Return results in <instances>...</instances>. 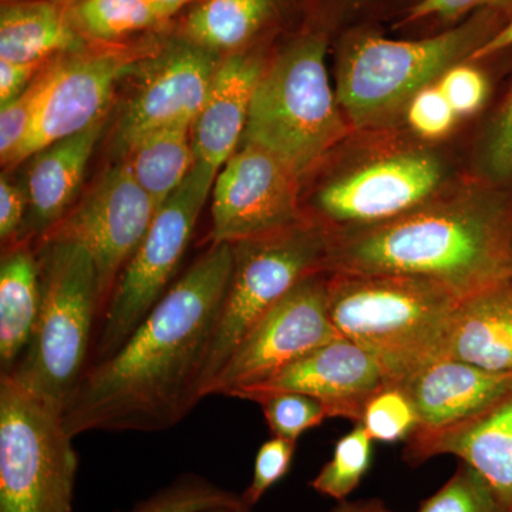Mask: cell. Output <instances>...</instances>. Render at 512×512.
Segmentation results:
<instances>
[{"mask_svg":"<svg viewBox=\"0 0 512 512\" xmlns=\"http://www.w3.org/2000/svg\"><path fill=\"white\" fill-rule=\"evenodd\" d=\"M232 272V244H212L116 353L87 367L63 409L67 431L158 433L184 420L201 402L202 370Z\"/></svg>","mask_w":512,"mask_h":512,"instance_id":"cell-1","label":"cell"},{"mask_svg":"<svg viewBox=\"0 0 512 512\" xmlns=\"http://www.w3.org/2000/svg\"><path fill=\"white\" fill-rule=\"evenodd\" d=\"M325 271L416 276L461 299L501 284L512 278V188L480 180L396 220L330 231Z\"/></svg>","mask_w":512,"mask_h":512,"instance_id":"cell-2","label":"cell"},{"mask_svg":"<svg viewBox=\"0 0 512 512\" xmlns=\"http://www.w3.org/2000/svg\"><path fill=\"white\" fill-rule=\"evenodd\" d=\"M461 301L444 286L416 276H329L330 320L342 338L376 353L393 383L444 356Z\"/></svg>","mask_w":512,"mask_h":512,"instance_id":"cell-3","label":"cell"},{"mask_svg":"<svg viewBox=\"0 0 512 512\" xmlns=\"http://www.w3.org/2000/svg\"><path fill=\"white\" fill-rule=\"evenodd\" d=\"M326 52V36L306 32L275 57L256 87L242 138V143L264 148L299 178L348 133V120L330 84Z\"/></svg>","mask_w":512,"mask_h":512,"instance_id":"cell-4","label":"cell"},{"mask_svg":"<svg viewBox=\"0 0 512 512\" xmlns=\"http://www.w3.org/2000/svg\"><path fill=\"white\" fill-rule=\"evenodd\" d=\"M42 302L28 348L9 376L64 409L90 365L94 325L103 315L99 275L89 252L64 239H43Z\"/></svg>","mask_w":512,"mask_h":512,"instance_id":"cell-5","label":"cell"},{"mask_svg":"<svg viewBox=\"0 0 512 512\" xmlns=\"http://www.w3.org/2000/svg\"><path fill=\"white\" fill-rule=\"evenodd\" d=\"M494 32L493 13L481 12L427 39L353 37L340 53L336 86L346 120L369 130L386 126L406 111L417 93L470 60Z\"/></svg>","mask_w":512,"mask_h":512,"instance_id":"cell-6","label":"cell"},{"mask_svg":"<svg viewBox=\"0 0 512 512\" xmlns=\"http://www.w3.org/2000/svg\"><path fill=\"white\" fill-rule=\"evenodd\" d=\"M63 410L0 377V512H73L79 457Z\"/></svg>","mask_w":512,"mask_h":512,"instance_id":"cell-7","label":"cell"},{"mask_svg":"<svg viewBox=\"0 0 512 512\" xmlns=\"http://www.w3.org/2000/svg\"><path fill=\"white\" fill-rule=\"evenodd\" d=\"M329 248V229L308 220L232 244L234 272L202 370L201 400L255 323L303 278L325 271Z\"/></svg>","mask_w":512,"mask_h":512,"instance_id":"cell-8","label":"cell"},{"mask_svg":"<svg viewBox=\"0 0 512 512\" xmlns=\"http://www.w3.org/2000/svg\"><path fill=\"white\" fill-rule=\"evenodd\" d=\"M218 173L195 161L181 187L158 208L146 237L111 292L90 365L116 353L171 288Z\"/></svg>","mask_w":512,"mask_h":512,"instance_id":"cell-9","label":"cell"},{"mask_svg":"<svg viewBox=\"0 0 512 512\" xmlns=\"http://www.w3.org/2000/svg\"><path fill=\"white\" fill-rule=\"evenodd\" d=\"M161 32L113 45L87 43L47 62L35 120L12 167L106 116L117 83L134 76L141 63L160 49Z\"/></svg>","mask_w":512,"mask_h":512,"instance_id":"cell-10","label":"cell"},{"mask_svg":"<svg viewBox=\"0 0 512 512\" xmlns=\"http://www.w3.org/2000/svg\"><path fill=\"white\" fill-rule=\"evenodd\" d=\"M329 276L326 271L308 275L275 303L228 357L207 397H231L340 338L328 311Z\"/></svg>","mask_w":512,"mask_h":512,"instance_id":"cell-11","label":"cell"},{"mask_svg":"<svg viewBox=\"0 0 512 512\" xmlns=\"http://www.w3.org/2000/svg\"><path fill=\"white\" fill-rule=\"evenodd\" d=\"M158 208L123 161L101 175L43 239L76 242L89 252L99 275L104 313L121 272L146 237Z\"/></svg>","mask_w":512,"mask_h":512,"instance_id":"cell-12","label":"cell"},{"mask_svg":"<svg viewBox=\"0 0 512 512\" xmlns=\"http://www.w3.org/2000/svg\"><path fill=\"white\" fill-rule=\"evenodd\" d=\"M444 178L436 154L400 151L339 175L320 190L316 205L330 231L373 227L429 202Z\"/></svg>","mask_w":512,"mask_h":512,"instance_id":"cell-13","label":"cell"},{"mask_svg":"<svg viewBox=\"0 0 512 512\" xmlns=\"http://www.w3.org/2000/svg\"><path fill=\"white\" fill-rule=\"evenodd\" d=\"M299 180L264 148L242 143L212 187V244L264 237L305 220Z\"/></svg>","mask_w":512,"mask_h":512,"instance_id":"cell-14","label":"cell"},{"mask_svg":"<svg viewBox=\"0 0 512 512\" xmlns=\"http://www.w3.org/2000/svg\"><path fill=\"white\" fill-rule=\"evenodd\" d=\"M222 57L178 32L165 36L160 49L134 74L140 80L119 123L121 147L127 150L160 128H192Z\"/></svg>","mask_w":512,"mask_h":512,"instance_id":"cell-15","label":"cell"},{"mask_svg":"<svg viewBox=\"0 0 512 512\" xmlns=\"http://www.w3.org/2000/svg\"><path fill=\"white\" fill-rule=\"evenodd\" d=\"M387 384H393V380L382 359L340 336L231 397L254 402L265 394L302 393L325 403L333 419L357 424L367 400Z\"/></svg>","mask_w":512,"mask_h":512,"instance_id":"cell-16","label":"cell"},{"mask_svg":"<svg viewBox=\"0 0 512 512\" xmlns=\"http://www.w3.org/2000/svg\"><path fill=\"white\" fill-rule=\"evenodd\" d=\"M437 456H456L474 468L503 511L512 512V390L470 419L446 429L416 430L406 440L403 458L410 466Z\"/></svg>","mask_w":512,"mask_h":512,"instance_id":"cell-17","label":"cell"},{"mask_svg":"<svg viewBox=\"0 0 512 512\" xmlns=\"http://www.w3.org/2000/svg\"><path fill=\"white\" fill-rule=\"evenodd\" d=\"M265 69L261 53L248 47L222 57L200 114L192 124L195 161L220 171L238 150Z\"/></svg>","mask_w":512,"mask_h":512,"instance_id":"cell-18","label":"cell"},{"mask_svg":"<svg viewBox=\"0 0 512 512\" xmlns=\"http://www.w3.org/2000/svg\"><path fill=\"white\" fill-rule=\"evenodd\" d=\"M399 384L419 417L416 430L433 431L470 419L511 392L512 373L491 372L441 357Z\"/></svg>","mask_w":512,"mask_h":512,"instance_id":"cell-19","label":"cell"},{"mask_svg":"<svg viewBox=\"0 0 512 512\" xmlns=\"http://www.w3.org/2000/svg\"><path fill=\"white\" fill-rule=\"evenodd\" d=\"M106 116L30 157L33 160L26 190L30 212L28 231L45 238L72 210L87 165L103 137Z\"/></svg>","mask_w":512,"mask_h":512,"instance_id":"cell-20","label":"cell"},{"mask_svg":"<svg viewBox=\"0 0 512 512\" xmlns=\"http://www.w3.org/2000/svg\"><path fill=\"white\" fill-rule=\"evenodd\" d=\"M443 357L512 373V278L460 302Z\"/></svg>","mask_w":512,"mask_h":512,"instance_id":"cell-21","label":"cell"},{"mask_svg":"<svg viewBox=\"0 0 512 512\" xmlns=\"http://www.w3.org/2000/svg\"><path fill=\"white\" fill-rule=\"evenodd\" d=\"M86 45L70 22L67 6L55 0H3L0 60L45 64Z\"/></svg>","mask_w":512,"mask_h":512,"instance_id":"cell-22","label":"cell"},{"mask_svg":"<svg viewBox=\"0 0 512 512\" xmlns=\"http://www.w3.org/2000/svg\"><path fill=\"white\" fill-rule=\"evenodd\" d=\"M42 302L39 259L16 244L0 264V369L8 375L28 348Z\"/></svg>","mask_w":512,"mask_h":512,"instance_id":"cell-23","label":"cell"},{"mask_svg":"<svg viewBox=\"0 0 512 512\" xmlns=\"http://www.w3.org/2000/svg\"><path fill=\"white\" fill-rule=\"evenodd\" d=\"M276 10V0H201L177 32L195 45L227 56L247 49L275 18Z\"/></svg>","mask_w":512,"mask_h":512,"instance_id":"cell-24","label":"cell"},{"mask_svg":"<svg viewBox=\"0 0 512 512\" xmlns=\"http://www.w3.org/2000/svg\"><path fill=\"white\" fill-rule=\"evenodd\" d=\"M124 163L137 183L161 207L181 187L195 165L191 127L151 131L127 148Z\"/></svg>","mask_w":512,"mask_h":512,"instance_id":"cell-25","label":"cell"},{"mask_svg":"<svg viewBox=\"0 0 512 512\" xmlns=\"http://www.w3.org/2000/svg\"><path fill=\"white\" fill-rule=\"evenodd\" d=\"M70 22L87 43L113 45L167 28L144 0H72Z\"/></svg>","mask_w":512,"mask_h":512,"instance_id":"cell-26","label":"cell"},{"mask_svg":"<svg viewBox=\"0 0 512 512\" xmlns=\"http://www.w3.org/2000/svg\"><path fill=\"white\" fill-rule=\"evenodd\" d=\"M373 458V440L362 426L355 429L335 444L332 458L313 478L312 490L332 500L343 503L359 487L366 476Z\"/></svg>","mask_w":512,"mask_h":512,"instance_id":"cell-27","label":"cell"},{"mask_svg":"<svg viewBox=\"0 0 512 512\" xmlns=\"http://www.w3.org/2000/svg\"><path fill=\"white\" fill-rule=\"evenodd\" d=\"M215 507H247L242 495L200 474L184 473L156 493L121 512H200Z\"/></svg>","mask_w":512,"mask_h":512,"instance_id":"cell-28","label":"cell"},{"mask_svg":"<svg viewBox=\"0 0 512 512\" xmlns=\"http://www.w3.org/2000/svg\"><path fill=\"white\" fill-rule=\"evenodd\" d=\"M359 426L373 441H406L419 426V417L402 384H387L367 400L360 414Z\"/></svg>","mask_w":512,"mask_h":512,"instance_id":"cell-29","label":"cell"},{"mask_svg":"<svg viewBox=\"0 0 512 512\" xmlns=\"http://www.w3.org/2000/svg\"><path fill=\"white\" fill-rule=\"evenodd\" d=\"M272 436L295 441L323 421L333 419L325 403L302 393L279 392L256 397Z\"/></svg>","mask_w":512,"mask_h":512,"instance_id":"cell-30","label":"cell"},{"mask_svg":"<svg viewBox=\"0 0 512 512\" xmlns=\"http://www.w3.org/2000/svg\"><path fill=\"white\" fill-rule=\"evenodd\" d=\"M477 171L485 183L512 188V83L481 137Z\"/></svg>","mask_w":512,"mask_h":512,"instance_id":"cell-31","label":"cell"},{"mask_svg":"<svg viewBox=\"0 0 512 512\" xmlns=\"http://www.w3.org/2000/svg\"><path fill=\"white\" fill-rule=\"evenodd\" d=\"M417 512H504L494 491L474 468L461 464Z\"/></svg>","mask_w":512,"mask_h":512,"instance_id":"cell-32","label":"cell"},{"mask_svg":"<svg viewBox=\"0 0 512 512\" xmlns=\"http://www.w3.org/2000/svg\"><path fill=\"white\" fill-rule=\"evenodd\" d=\"M45 66L18 99L10 101L0 110V158L3 167H12L19 148L32 128L39 94L45 82Z\"/></svg>","mask_w":512,"mask_h":512,"instance_id":"cell-33","label":"cell"},{"mask_svg":"<svg viewBox=\"0 0 512 512\" xmlns=\"http://www.w3.org/2000/svg\"><path fill=\"white\" fill-rule=\"evenodd\" d=\"M295 450V441L275 436L266 440L259 447L255 457L251 483H249L244 494H241L242 500H244L249 510H252L262 500V497L289 473Z\"/></svg>","mask_w":512,"mask_h":512,"instance_id":"cell-34","label":"cell"},{"mask_svg":"<svg viewBox=\"0 0 512 512\" xmlns=\"http://www.w3.org/2000/svg\"><path fill=\"white\" fill-rule=\"evenodd\" d=\"M406 119L414 133L437 140L447 136L460 117L434 83L413 97L406 107Z\"/></svg>","mask_w":512,"mask_h":512,"instance_id":"cell-35","label":"cell"},{"mask_svg":"<svg viewBox=\"0 0 512 512\" xmlns=\"http://www.w3.org/2000/svg\"><path fill=\"white\" fill-rule=\"evenodd\" d=\"M437 86L458 117L471 116L484 106L490 82L477 67L458 63L440 77Z\"/></svg>","mask_w":512,"mask_h":512,"instance_id":"cell-36","label":"cell"},{"mask_svg":"<svg viewBox=\"0 0 512 512\" xmlns=\"http://www.w3.org/2000/svg\"><path fill=\"white\" fill-rule=\"evenodd\" d=\"M512 6V0H420L410 9L407 22L426 18L453 20L476 9H504Z\"/></svg>","mask_w":512,"mask_h":512,"instance_id":"cell-37","label":"cell"},{"mask_svg":"<svg viewBox=\"0 0 512 512\" xmlns=\"http://www.w3.org/2000/svg\"><path fill=\"white\" fill-rule=\"evenodd\" d=\"M29 210L28 194L20 190L5 174L0 178V238L9 242L25 227Z\"/></svg>","mask_w":512,"mask_h":512,"instance_id":"cell-38","label":"cell"},{"mask_svg":"<svg viewBox=\"0 0 512 512\" xmlns=\"http://www.w3.org/2000/svg\"><path fill=\"white\" fill-rule=\"evenodd\" d=\"M45 64H20L0 60V107L18 99Z\"/></svg>","mask_w":512,"mask_h":512,"instance_id":"cell-39","label":"cell"},{"mask_svg":"<svg viewBox=\"0 0 512 512\" xmlns=\"http://www.w3.org/2000/svg\"><path fill=\"white\" fill-rule=\"evenodd\" d=\"M507 49H512V18L507 25L495 30L490 39L471 56L470 60L487 59V57L498 55Z\"/></svg>","mask_w":512,"mask_h":512,"instance_id":"cell-40","label":"cell"},{"mask_svg":"<svg viewBox=\"0 0 512 512\" xmlns=\"http://www.w3.org/2000/svg\"><path fill=\"white\" fill-rule=\"evenodd\" d=\"M154 12L164 20L165 23H170L177 13L187 8V6H194L195 3L201 0H144Z\"/></svg>","mask_w":512,"mask_h":512,"instance_id":"cell-41","label":"cell"},{"mask_svg":"<svg viewBox=\"0 0 512 512\" xmlns=\"http://www.w3.org/2000/svg\"><path fill=\"white\" fill-rule=\"evenodd\" d=\"M372 503L373 500L353 501V503L343 501L332 512H366ZM200 512H251V510L248 507H215Z\"/></svg>","mask_w":512,"mask_h":512,"instance_id":"cell-42","label":"cell"},{"mask_svg":"<svg viewBox=\"0 0 512 512\" xmlns=\"http://www.w3.org/2000/svg\"><path fill=\"white\" fill-rule=\"evenodd\" d=\"M366 512H392L387 510L386 507H384V504L380 500H373L372 505H370L369 510Z\"/></svg>","mask_w":512,"mask_h":512,"instance_id":"cell-43","label":"cell"},{"mask_svg":"<svg viewBox=\"0 0 512 512\" xmlns=\"http://www.w3.org/2000/svg\"><path fill=\"white\" fill-rule=\"evenodd\" d=\"M55 2L60 3V5L63 6H69V3L72 2V0H55Z\"/></svg>","mask_w":512,"mask_h":512,"instance_id":"cell-44","label":"cell"}]
</instances>
